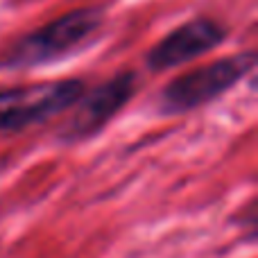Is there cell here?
Wrapping results in <instances>:
<instances>
[{
  "mask_svg": "<svg viewBox=\"0 0 258 258\" xmlns=\"http://www.w3.org/2000/svg\"><path fill=\"white\" fill-rule=\"evenodd\" d=\"M84 93V82H39L0 91V134L45 122L71 109Z\"/></svg>",
  "mask_w": 258,
  "mask_h": 258,
  "instance_id": "obj_3",
  "label": "cell"
},
{
  "mask_svg": "<svg viewBox=\"0 0 258 258\" xmlns=\"http://www.w3.org/2000/svg\"><path fill=\"white\" fill-rule=\"evenodd\" d=\"M102 9L82 7L50 21L48 25L21 36L7 52L3 54L5 68H36L50 61L63 59L66 54L80 50L91 36L102 27Z\"/></svg>",
  "mask_w": 258,
  "mask_h": 258,
  "instance_id": "obj_1",
  "label": "cell"
},
{
  "mask_svg": "<svg viewBox=\"0 0 258 258\" xmlns=\"http://www.w3.org/2000/svg\"><path fill=\"white\" fill-rule=\"evenodd\" d=\"M134 91H136V75L120 73L98 84L89 93H82V98L75 102V113L63 127L61 138L66 143H77L95 136L132 100Z\"/></svg>",
  "mask_w": 258,
  "mask_h": 258,
  "instance_id": "obj_4",
  "label": "cell"
},
{
  "mask_svg": "<svg viewBox=\"0 0 258 258\" xmlns=\"http://www.w3.org/2000/svg\"><path fill=\"white\" fill-rule=\"evenodd\" d=\"M254 52L231 54L172 80L159 95L161 113H183L227 93L254 68Z\"/></svg>",
  "mask_w": 258,
  "mask_h": 258,
  "instance_id": "obj_2",
  "label": "cell"
},
{
  "mask_svg": "<svg viewBox=\"0 0 258 258\" xmlns=\"http://www.w3.org/2000/svg\"><path fill=\"white\" fill-rule=\"evenodd\" d=\"M227 36V30L218 21L195 18L186 25L165 34L154 48L147 52V66L152 71H170L186 61H192L200 54L215 50Z\"/></svg>",
  "mask_w": 258,
  "mask_h": 258,
  "instance_id": "obj_5",
  "label": "cell"
}]
</instances>
